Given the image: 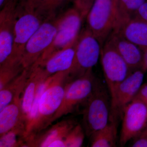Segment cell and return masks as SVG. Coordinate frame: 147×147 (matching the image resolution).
Instances as JSON below:
<instances>
[{
  "label": "cell",
  "instance_id": "cell-1",
  "mask_svg": "<svg viewBox=\"0 0 147 147\" xmlns=\"http://www.w3.org/2000/svg\"><path fill=\"white\" fill-rule=\"evenodd\" d=\"M69 74L67 71L52 75L51 82L40 98L34 118L26 126L28 144L51 124V119L63 99L66 85L70 81Z\"/></svg>",
  "mask_w": 147,
  "mask_h": 147
},
{
  "label": "cell",
  "instance_id": "cell-2",
  "mask_svg": "<svg viewBox=\"0 0 147 147\" xmlns=\"http://www.w3.org/2000/svg\"><path fill=\"white\" fill-rule=\"evenodd\" d=\"M84 103L83 127L86 135L90 137L109 123L111 98L108 89L96 79L91 93Z\"/></svg>",
  "mask_w": 147,
  "mask_h": 147
},
{
  "label": "cell",
  "instance_id": "cell-3",
  "mask_svg": "<svg viewBox=\"0 0 147 147\" xmlns=\"http://www.w3.org/2000/svg\"><path fill=\"white\" fill-rule=\"evenodd\" d=\"M44 21L28 4L24 0H19L16 7L13 49L10 58L6 61H21L27 42Z\"/></svg>",
  "mask_w": 147,
  "mask_h": 147
},
{
  "label": "cell",
  "instance_id": "cell-4",
  "mask_svg": "<svg viewBox=\"0 0 147 147\" xmlns=\"http://www.w3.org/2000/svg\"><path fill=\"white\" fill-rule=\"evenodd\" d=\"M59 28L52 44L37 61H42L71 46L76 42L82 27L83 16L76 7L59 16Z\"/></svg>",
  "mask_w": 147,
  "mask_h": 147
},
{
  "label": "cell",
  "instance_id": "cell-5",
  "mask_svg": "<svg viewBox=\"0 0 147 147\" xmlns=\"http://www.w3.org/2000/svg\"><path fill=\"white\" fill-rule=\"evenodd\" d=\"M101 48L100 43L88 27L82 31L77 39L74 61L69 70L71 80L92 69L100 56Z\"/></svg>",
  "mask_w": 147,
  "mask_h": 147
},
{
  "label": "cell",
  "instance_id": "cell-6",
  "mask_svg": "<svg viewBox=\"0 0 147 147\" xmlns=\"http://www.w3.org/2000/svg\"><path fill=\"white\" fill-rule=\"evenodd\" d=\"M86 18L87 27L102 47L115 27L116 5L111 0H95Z\"/></svg>",
  "mask_w": 147,
  "mask_h": 147
},
{
  "label": "cell",
  "instance_id": "cell-7",
  "mask_svg": "<svg viewBox=\"0 0 147 147\" xmlns=\"http://www.w3.org/2000/svg\"><path fill=\"white\" fill-rule=\"evenodd\" d=\"M96 79L92 69L80 77L69 81L65 86L62 101L51 123L72 113L77 106L86 102L92 91Z\"/></svg>",
  "mask_w": 147,
  "mask_h": 147
},
{
  "label": "cell",
  "instance_id": "cell-8",
  "mask_svg": "<svg viewBox=\"0 0 147 147\" xmlns=\"http://www.w3.org/2000/svg\"><path fill=\"white\" fill-rule=\"evenodd\" d=\"M59 16L44 21L24 47L21 62L24 68L31 67L53 42L59 28Z\"/></svg>",
  "mask_w": 147,
  "mask_h": 147
},
{
  "label": "cell",
  "instance_id": "cell-9",
  "mask_svg": "<svg viewBox=\"0 0 147 147\" xmlns=\"http://www.w3.org/2000/svg\"><path fill=\"white\" fill-rule=\"evenodd\" d=\"M100 57L105 81L112 101L120 84L133 71L115 47L107 41L101 48Z\"/></svg>",
  "mask_w": 147,
  "mask_h": 147
},
{
  "label": "cell",
  "instance_id": "cell-10",
  "mask_svg": "<svg viewBox=\"0 0 147 147\" xmlns=\"http://www.w3.org/2000/svg\"><path fill=\"white\" fill-rule=\"evenodd\" d=\"M144 72L141 69L131 72L119 86L114 99L111 101L109 122L119 124L122 119L125 109L136 96L142 85Z\"/></svg>",
  "mask_w": 147,
  "mask_h": 147
},
{
  "label": "cell",
  "instance_id": "cell-11",
  "mask_svg": "<svg viewBox=\"0 0 147 147\" xmlns=\"http://www.w3.org/2000/svg\"><path fill=\"white\" fill-rule=\"evenodd\" d=\"M120 137L119 144L127 143L137 137L147 126V106L134 98L125 109Z\"/></svg>",
  "mask_w": 147,
  "mask_h": 147
},
{
  "label": "cell",
  "instance_id": "cell-12",
  "mask_svg": "<svg viewBox=\"0 0 147 147\" xmlns=\"http://www.w3.org/2000/svg\"><path fill=\"white\" fill-rule=\"evenodd\" d=\"M19 0H9L0 11V65L12 53L16 7Z\"/></svg>",
  "mask_w": 147,
  "mask_h": 147
},
{
  "label": "cell",
  "instance_id": "cell-13",
  "mask_svg": "<svg viewBox=\"0 0 147 147\" xmlns=\"http://www.w3.org/2000/svg\"><path fill=\"white\" fill-rule=\"evenodd\" d=\"M106 41L115 47L131 71L142 69L144 53L137 45L115 31L112 32Z\"/></svg>",
  "mask_w": 147,
  "mask_h": 147
},
{
  "label": "cell",
  "instance_id": "cell-14",
  "mask_svg": "<svg viewBox=\"0 0 147 147\" xmlns=\"http://www.w3.org/2000/svg\"><path fill=\"white\" fill-rule=\"evenodd\" d=\"M77 40L73 45L47 59L35 63L39 67L46 79L58 72L69 71L74 61Z\"/></svg>",
  "mask_w": 147,
  "mask_h": 147
},
{
  "label": "cell",
  "instance_id": "cell-15",
  "mask_svg": "<svg viewBox=\"0 0 147 147\" xmlns=\"http://www.w3.org/2000/svg\"><path fill=\"white\" fill-rule=\"evenodd\" d=\"M114 31L140 47L147 48V23L136 17L120 23Z\"/></svg>",
  "mask_w": 147,
  "mask_h": 147
},
{
  "label": "cell",
  "instance_id": "cell-16",
  "mask_svg": "<svg viewBox=\"0 0 147 147\" xmlns=\"http://www.w3.org/2000/svg\"><path fill=\"white\" fill-rule=\"evenodd\" d=\"M77 124L75 121L71 119L61 121L45 132L36 136L29 142L28 147H48L56 140L64 141L69 131Z\"/></svg>",
  "mask_w": 147,
  "mask_h": 147
},
{
  "label": "cell",
  "instance_id": "cell-17",
  "mask_svg": "<svg viewBox=\"0 0 147 147\" xmlns=\"http://www.w3.org/2000/svg\"><path fill=\"white\" fill-rule=\"evenodd\" d=\"M47 79L39 67L36 65H33L30 76L27 79L22 96V113L25 122L28 118L37 90L40 85Z\"/></svg>",
  "mask_w": 147,
  "mask_h": 147
},
{
  "label": "cell",
  "instance_id": "cell-18",
  "mask_svg": "<svg viewBox=\"0 0 147 147\" xmlns=\"http://www.w3.org/2000/svg\"><path fill=\"white\" fill-rule=\"evenodd\" d=\"M23 90L19 92L13 100L0 111V136L24 121L22 113V96Z\"/></svg>",
  "mask_w": 147,
  "mask_h": 147
},
{
  "label": "cell",
  "instance_id": "cell-19",
  "mask_svg": "<svg viewBox=\"0 0 147 147\" xmlns=\"http://www.w3.org/2000/svg\"><path fill=\"white\" fill-rule=\"evenodd\" d=\"M31 70V67L25 68L19 75L0 90V111L12 101L19 92L24 90Z\"/></svg>",
  "mask_w": 147,
  "mask_h": 147
},
{
  "label": "cell",
  "instance_id": "cell-20",
  "mask_svg": "<svg viewBox=\"0 0 147 147\" xmlns=\"http://www.w3.org/2000/svg\"><path fill=\"white\" fill-rule=\"evenodd\" d=\"M118 124L109 122L104 127L94 132L91 137L92 147L116 146Z\"/></svg>",
  "mask_w": 147,
  "mask_h": 147
},
{
  "label": "cell",
  "instance_id": "cell-21",
  "mask_svg": "<svg viewBox=\"0 0 147 147\" xmlns=\"http://www.w3.org/2000/svg\"><path fill=\"white\" fill-rule=\"evenodd\" d=\"M45 21L57 17L56 13L71 0H24Z\"/></svg>",
  "mask_w": 147,
  "mask_h": 147
},
{
  "label": "cell",
  "instance_id": "cell-22",
  "mask_svg": "<svg viewBox=\"0 0 147 147\" xmlns=\"http://www.w3.org/2000/svg\"><path fill=\"white\" fill-rule=\"evenodd\" d=\"M26 122L22 121L0 136V147H28L26 137Z\"/></svg>",
  "mask_w": 147,
  "mask_h": 147
},
{
  "label": "cell",
  "instance_id": "cell-23",
  "mask_svg": "<svg viewBox=\"0 0 147 147\" xmlns=\"http://www.w3.org/2000/svg\"><path fill=\"white\" fill-rule=\"evenodd\" d=\"M147 0H118L116 26L133 18L138 9Z\"/></svg>",
  "mask_w": 147,
  "mask_h": 147
},
{
  "label": "cell",
  "instance_id": "cell-24",
  "mask_svg": "<svg viewBox=\"0 0 147 147\" xmlns=\"http://www.w3.org/2000/svg\"><path fill=\"white\" fill-rule=\"evenodd\" d=\"M21 61H11L0 65V90L25 69Z\"/></svg>",
  "mask_w": 147,
  "mask_h": 147
},
{
  "label": "cell",
  "instance_id": "cell-25",
  "mask_svg": "<svg viewBox=\"0 0 147 147\" xmlns=\"http://www.w3.org/2000/svg\"><path fill=\"white\" fill-rule=\"evenodd\" d=\"M85 134L83 126L77 124L65 137L64 140L65 147H82L84 143Z\"/></svg>",
  "mask_w": 147,
  "mask_h": 147
},
{
  "label": "cell",
  "instance_id": "cell-26",
  "mask_svg": "<svg viewBox=\"0 0 147 147\" xmlns=\"http://www.w3.org/2000/svg\"><path fill=\"white\" fill-rule=\"evenodd\" d=\"M95 0H76L74 5L80 11L83 18L86 17Z\"/></svg>",
  "mask_w": 147,
  "mask_h": 147
},
{
  "label": "cell",
  "instance_id": "cell-27",
  "mask_svg": "<svg viewBox=\"0 0 147 147\" xmlns=\"http://www.w3.org/2000/svg\"><path fill=\"white\" fill-rule=\"evenodd\" d=\"M133 140L131 147H147V126L140 134Z\"/></svg>",
  "mask_w": 147,
  "mask_h": 147
},
{
  "label": "cell",
  "instance_id": "cell-28",
  "mask_svg": "<svg viewBox=\"0 0 147 147\" xmlns=\"http://www.w3.org/2000/svg\"><path fill=\"white\" fill-rule=\"evenodd\" d=\"M134 17H137L147 23V1L138 9Z\"/></svg>",
  "mask_w": 147,
  "mask_h": 147
},
{
  "label": "cell",
  "instance_id": "cell-29",
  "mask_svg": "<svg viewBox=\"0 0 147 147\" xmlns=\"http://www.w3.org/2000/svg\"><path fill=\"white\" fill-rule=\"evenodd\" d=\"M134 98L141 100L147 106V83L142 84Z\"/></svg>",
  "mask_w": 147,
  "mask_h": 147
},
{
  "label": "cell",
  "instance_id": "cell-30",
  "mask_svg": "<svg viewBox=\"0 0 147 147\" xmlns=\"http://www.w3.org/2000/svg\"><path fill=\"white\" fill-rule=\"evenodd\" d=\"M144 53V57H143V64L142 69L144 72L147 71V48L142 50Z\"/></svg>",
  "mask_w": 147,
  "mask_h": 147
},
{
  "label": "cell",
  "instance_id": "cell-31",
  "mask_svg": "<svg viewBox=\"0 0 147 147\" xmlns=\"http://www.w3.org/2000/svg\"><path fill=\"white\" fill-rule=\"evenodd\" d=\"M9 0H0V8L1 9Z\"/></svg>",
  "mask_w": 147,
  "mask_h": 147
},
{
  "label": "cell",
  "instance_id": "cell-32",
  "mask_svg": "<svg viewBox=\"0 0 147 147\" xmlns=\"http://www.w3.org/2000/svg\"><path fill=\"white\" fill-rule=\"evenodd\" d=\"M111 1L114 3V4L117 7V3L118 0H111Z\"/></svg>",
  "mask_w": 147,
  "mask_h": 147
},
{
  "label": "cell",
  "instance_id": "cell-33",
  "mask_svg": "<svg viewBox=\"0 0 147 147\" xmlns=\"http://www.w3.org/2000/svg\"><path fill=\"white\" fill-rule=\"evenodd\" d=\"M71 1H73L74 2L75 1H76V0H71Z\"/></svg>",
  "mask_w": 147,
  "mask_h": 147
}]
</instances>
